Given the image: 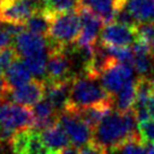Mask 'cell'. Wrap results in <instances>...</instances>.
<instances>
[{
	"label": "cell",
	"instance_id": "obj_13",
	"mask_svg": "<svg viewBox=\"0 0 154 154\" xmlns=\"http://www.w3.org/2000/svg\"><path fill=\"white\" fill-rule=\"evenodd\" d=\"M44 83H45V95H44V97L52 104L58 115L63 112L68 102H69L72 79V81H66V82Z\"/></svg>",
	"mask_w": 154,
	"mask_h": 154
},
{
	"label": "cell",
	"instance_id": "obj_30",
	"mask_svg": "<svg viewBox=\"0 0 154 154\" xmlns=\"http://www.w3.org/2000/svg\"><path fill=\"white\" fill-rule=\"evenodd\" d=\"M151 50H152V53L154 54V40L152 41V43H151Z\"/></svg>",
	"mask_w": 154,
	"mask_h": 154
},
{
	"label": "cell",
	"instance_id": "obj_18",
	"mask_svg": "<svg viewBox=\"0 0 154 154\" xmlns=\"http://www.w3.org/2000/svg\"><path fill=\"white\" fill-rule=\"evenodd\" d=\"M115 97L117 111L127 112L134 110L136 103V81H131L128 84H126Z\"/></svg>",
	"mask_w": 154,
	"mask_h": 154
},
{
	"label": "cell",
	"instance_id": "obj_7",
	"mask_svg": "<svg viewBox=\"0 0 154 154\" xmlns=\"http://www.w3.org/2000/svg\"><path fill=\"white\" fill-rule=\"evenodd\" d=\"M99 79L106 93L115 97L126 84L134 81V68L113 61L102 72Z\"/></svg>",
	"mask_w": 154,
	"mask_h": 154
},
{
	"label": "cell",
	"instance_id": "obj_15",
	"mask_svg": "<svg viewBox=\"0 0 154 154\" xmlns=\"http://www.w3.org/2000/svg\"><path fill=\"white\" fill-rule=\"evenodd\" d=\"M122 6L137 24L154 23V0H122Z\"/></svg>",
	"mask_w": 154,
	"mask_h": 154
},
{
	"label": "cell",
	"instance_id": "obj_19",
	"mask_svg": "<svg viewBox=\"0 0 154 154\" xmlns=\"http://www.w3.org/2000/svg\"><path fill=\"white\" fill-rule=\"evenodd\" d=\"M51 18H52V15H50L47 11H38L27 19L24 26L31 33L38 34L45 38L48 36L49 29H50Z\"/></svg>",
	"mask_w": 154,
	"mask_h": 154
},
{
	"label": "cell",
	"instance_id": "obj_6",
	"mask_svg": "<svg viewBox=\"0 0 154 154\" xmlns=\"http://www.w3.org/2000/svg\"><path fill=\"white\" fill-rule=\"evenodd\" d=\"M72 79H74L72 77V59L66 53L65 48L50 44L47 75L44 82L58 83Z\"/></svg>",
	"mask_w": 154,
	"mask_h": 154
},
{
	"label": "cell",
	"instance_id": "obj_10",
	"mask_svg": "<svg viewBox=\"0 0 154 154\" xmlns=\"http://www.w3.org/2000/svg\"><path fill=\"white\" fill-rule=\"evenodd\" d=\"M14 49L19 58L27 59L41 53L49 52L50 44L44 36L31 33L29 31H23L15 38Z\"/></svg>",
	"mask_w": 154,
	"mask_h": 154
},
{
	"label": "cell",
	"instance_id": "obj_12",
	"mask_svg": "<svg viewBox=\"0 0 154 154\" xmlns=\"http://www.w3.org/2000/svg\"><path fill=\"white\" fill-rule=\"evenodd\" d=\"M122 5V0H81V7L102 19L103 24L115 22L117 11Z\"/></svg>",
	"mask_w": 154,
	"mask_h": 154
},
{
	"label": "cell",
	"instance_id": "obj_8",
	"mask_svg": "<svg viewBox=\"0 0 154 154\" xmlns=\"http://www.w3.org/2000/svg\"><path fill=\"white\" fill-rule=\"evenodd\" d=\"M45 95V83L44 81L33 79L32 82L23 86L9 90L4 99V103L10 102L24 106H33L41 101Z\"/></svg>",
	"mask_w": 154,
	"mask_h": 154
},
{
	"label": "cell",
	"instance_id": "obj_14",
	"mask_svg": "<svg viewBox=\"0 0 154 154\" xmlns=\"http://www.w3.org/2000/svg\"><path fill=\"white\" fill-rule=\"evenodd\" d=\"M40 134L44 145L52 154H58L63 149L70 146L69 145L70 140L68 137L67 133L59 124H56L48 129L41 131Z\"/></svg>",
	"mask_w": 154,
	"mask_h": 154
},
{
	"label": "cell",
	"instance_id": "obj_22",
	"mask_svg": "<svg viewBox=\"0 0 154 154\" xmlns=\"http://www.w3.org/2000/svg\"><path fill=\"white\" fill-rule=\"evenodd\" d=\"M138 133L144 144L154 145V119L138 124Z\"/></svg>",
	"mask_w": 154,
	"mask_h": 154
},
{
	"label": "cell",
	"instance_id": "obj_24",
	"mask_svg": "<svg viewBox=\"0 0 154 154\" xmlns=\"http://www.w3.org/2000/svg\"><path fill=\"white\" fill-rule=\"evenodd\" d=\"M18 59V54H17V52H16V50L14 48H7L5 50L0 51V65H1V67L4 68V70L9 68Z\"/></svg>",
	"mask_w": 154,
	"mask_h": 154
},
{
	"label": "cell",
	"instance_id": "obj_25",
	"mask_svg": "<svg viewBox=\"0 0 154 154\" xmlns=\"http://www.w3.org/2000/svg\"><path fill=\"white\" fill-rule=\"evenodd\" d=\"M81 154H109V152L101 145L96 144L94 140H92L81 149Z\"/></svg>",
	"mask_w": 154,
	"mask_h": 154
},
{
	"label": "cell",
	"instance_id": "obj_11",
	"mask_svg": "<svg viewBox=\"0 0 154 154\" xmlns=\"http://www.w3.org/2000/svg\"><path fill=\"white\" fill-rule=\"evenodd\" d=\"M81 20H82V29L81 34L77 38V45H95L99 35H101L103 22L97 16L91 13L85 8L78 9Z\"/></svg>",
	"mask_w": 154,
	"mask_h": 154
},
{
	"label": "cell",
	"instance_id": "obj_2",
	"mask_svg": "<svg viewBox=\"0 0 154 154\" xmlns=\"http://www.w3.org/2000/svg\"><path fill=\"white\" fill-rule=\"evenodd\" d=\"M115 103V97L108 94L99 79L87 76L76 77L72 79L69 102L65 111L76 112L85 108L102 104V103Z\"/></svg>",
	"mask_w": 154,
	"mask_h": 154
},
{
	"label": "cell",
	"instance_id": "obj_20",
	"mask_svg": "<svg viewBox=\"0 0 154 154\" xmlns=\"http://www.w3.org/2000/svg\"><path fill=\"white\" fill-rule=\"evenodd\" d=\"M43 4L44 10L52 16L78 11L81 8V0H43Z\"/></svg>",
	"mask_w": 154,
	"mask_h": 154
},
{
	"label": "cell",
	"instance_id": "obj_5",
	"mask_svg": "<svg viewBox=\"0 0 154 154\" xmlns=\"http://www.w3.org/2000/svg\"><path fill=\"white\" fill-rule=\"evenodd\" d=\"M58 124L67 133L72 145L85 146L93 140V129L76 113L63 111L58 115Z\"/></svg>",
	"mask_w": 154,
	"mask_h": 154
},
{
	"label": "cell",
	"instance_id": "obj_16",
	"mask_svg": "<svg viewBox=\"0 0 154 154\" xmlns=\"http://www.w3.org/2000/svg\"><path fill=\"white\" fill-rule=\"evenodd\" d=\"M4 78L9 90L17 88L32 82V74L29 72L25 63L20 60H16L9 68H7L4 74Z\"/></svg>",
	"mask_w": 154,
	"mask_h": 154
},
{
	"label": "cell",
	"instance_id": "obj_4",
	"mask_svg": "<svg viewBox=\"0 0 154 154\" xmlns=\"http://www.w3.org/2000/svg\"><path fill=\"white\" fill-rule=\"evenodd\" d=\"M33 124L34 113L29 106L10 102L0 106V128L17 133L19 130L32 129Z\"/></svg>",
	"mask_w": 154,
	"mask_h": 154
},
{
	"label": "cell",
	"instance_id": "obj_23",
	"mask_svg": "<svg viewBox=\"0 0 154 154\" xmlns=\"http://www.w3.org/2000/svg\"><path fill=\"white\" fill-rule=\"evenodd\" d=\"M136 40L151 44L154 40V23H144L136 26Z\"/></svg>",
	"mask_w": 154,
	"mask_h": 154
},
{
	"label": "cell",
	"instance_id": "obj_17",
	"mask_svg": "<svg viewBox=\"0 0 154 154\" xmlns=\"http://www.w3.org/2000/svg\"><path fill=\"white\" fill-rule=\"evenodd\" d=\"M112 108H113V102H109V103H102V104L93 106L90 108H85V109L78 110L72 113L79 116L94 131V129L100 125V122L113 111Z\"/></svg>",
	"mask_w": 154,
	"mask_h": 154
},
{
	"label": "cell",
	"instance_id": "obj_21",
	"mask_svg": "<svg viewBox=\"0 0 154 154\" xmlns=\"http://www.w3.org/2000/svg\"><path fill=\"white\" fill-rule=\"evenodd\" d=\"M33 129L19 130L14 135L10 142V147L14 154H27L29 153V144L33 136Z\"/></svg>",
	"mask_w": 154,
	"mask_h": 154
},
{
	"label": "cell",
	"instance_id": "obj_9",
	"mask_svg": "<svg viewBox=\"0 0 154 154\" xmlns=\"http://www.w3.org/2000/svg\"><path fill=\"white\" fill-rule=\"evenodd\" d=\"M136 27L113 22L103 27L100 44L104 47H129L136 41Z\"/></svg>",
	"mask_w": 154,
	"mask_h": 154
},
{
	"label": "cell",
	"instance_id": "obj_26",
	"mask_svg": "<svg viewBox=\"0 0 154 154\" xmlns=\"http://www.w3.org/2000/svg\"><path fill=\"white\" fill-rule=\"evenodd\" d=\"M58 154H81V149H79V147L75 146V145H70V146H68L67 149H63Z\"/></svg>",
	"mask_w": 154,
	"mask_h": 154
},
{
	"label": "cell",
	"instance_id": "obj_27",
	"mask_svg": "<svg viewBox=\"0 0 154 154\" xmlns=\"http://www.w3.org/2000/svg\"><path fill=\"white\" fill-rule=\"evenodd\" d=\"M147 110H149V116L154 119V93L152 94L151 99H149V104H147Z\"/></svg>",
	"mask_w": 154,
	"mask_h": 154
},
{
	"label": "cell",
	"instance_id": "obj_3",
	"mask_svg": "<svg viewBox=\"0 0 154 154\" xmlns=\"http://www.w3.org/2000/svg\"><path fill=\"white\" fill-rule=\"evenodd\" d=\"M82 20L78 11L53 15L48 33L49 43L66 48L72 43H76L81 34Z\"/></svg>",
	"mask_w": 154,
	"mask_h": 154
},
{
	"label": "cell",
	"instance_id": "obj_29",
	"mask_svg": "<svg viewBox=\"0 0 154 154\" xmlns=\"http://www.w3.org/2000/svg\"><path fill=\"white\" fill-rule=\"evenodd\" d=\"M4 72H5V70H4V68L1 67V65H0V78H2V77H4Z\"/></svg>",
	"mask_w": 154,
	"mask_h": 154
},
{
	"label": "cell",
	"instance_id": "obj_31",
	"mask_svg": "<svg viewBox=\"0 0 154 154\" xmlns=\"http://www.w3.org/2000/svg\"><path fill=\"white\" fill-rule=\"evenodd\" d=\"M0 154H4V151H2V144L0 143Z\"/></svg>",
	"mask_w": 154,
	"mask_h": 154
},
{
	"label": "cell",
	"instance_id": "obj_1",
	"mask_svg": "<svg viewBox=\"0 0 154 154\" xmlns=\"http://www.w3.org/2000/svg\"><path fill=\"white\" fill-rule=\"evenodd\" d=\"M137 118L134 110L112 111L93 131V140L109 152L124 145L129 140L140 137L136 130Z\"/></svg>",
	"mask_w": 154,
	"mask_h": 154
},
{
	"label": "cell",
	"instance_id": "obj_28",
	"mask_svg": "<svg viewBox=\"0 0 154 154\" xmlns=\"http://www.w3.org/2000/svg\"><path fill=\"white\" fill-rule=\"evenodd\" d=\"M146 154H154V145H151L149 149H147Z\"/></svg>",
	"mask_w": 154,
	"mask_h": 154
}]
</instances>
